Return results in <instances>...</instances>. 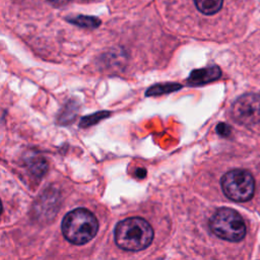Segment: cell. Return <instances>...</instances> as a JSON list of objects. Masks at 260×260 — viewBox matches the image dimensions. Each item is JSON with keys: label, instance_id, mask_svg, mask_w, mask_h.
<instances>
[{"label": "cell", "instance_id": "cell-1", "mask_svg": "<svg viewBox=\"0 0 260 260\" xmlns=\"http://www.w3.org/2000/svg\"><path fill=\"white\" fill-rule=\"evenodd\" d=\"M152 239L151 225L141 217L123 219L115 229V242L119 248L125 251H141L151 244Z\"/></svg>", "mask_w": 260, "mask_h": 260}, {"label": "cell", "instance_id": "cell-2", "mask_svg": "<svg viewBox=\"0 0 260 260\" xmlns=\"http://www.w3.org/2000/svg\"><path fill=\"white\" fill-rule=\"evenodd\" d=\"M61 228L67 241L75 245H83L94 238L99 230V222L91 211L85 208H76L64 216Z\"/></svg>", "mask_w": 260, "mask_h": 260}, {"label": "cell", "instance_id": "cell-3", "mask_svg": "<svg viewBox=\"0 0 260 260\" xmlns=\"http://www.w3.org/2000/svg\"><path fill=\"white\" fill-rule=\"evenodd\" d=\"M211 232L229 242H240L246 236V224L242 216L234 209L218 208L209 219Z\"/></svg>", "mask_w": 260, "mask_h": 260}, {"label": "cell", "instance_id": "cell-4", "mask_svg": "<svg viewBox=\"0 0 260 260\" xmlns=\"http://www.w3.org/2000/svg\"><path fill=\"white\" fill-rule=\"evenodd\" d=\"M221 188L224 195L231 200L244 202L250 200L255 191V180L246 170H232L221 178Z\"/></svg>", "mask_w": 260, "mask_h": 260}, {"label": "cell", "instance_id": "cell-5", "mask_svg": "<svg viewBox=\"0 0 260 260\" xmlns=\"http://www.w3.org/2000/svg\"><path fill=\"white\" fill-rule=\"evenodd\" d=\"M233 119L243 125L260 122V95L245 93L238 98L231 108Z\"/></svg>", "mask_w": 260, "mask_h": 260}, {"label": "cell", "instance_id": "cell-6", "mask_svg": "<svg viewBox=\"0 0 260 260\" xmlns=\"http://www.w3.org/2000/svg\"><path fill=\"white\" fill-rule=\"evenodd\" d=\"M221 71L217 66L193 70L188 77V83L192 85H203L219 78Z\"/></svg>", "mask_w": 260, "mask_h": 260}, {"label": "cell", "instance_id": "cell-7", "mask_svg": "<svg viewBox=\"0 0 260 260\" xmlns=\"http://www.w3.org/2000/svg\"><path fill=\"white\" fill-rule=\"evenodd\" d=\"M194 3L200 12L212 15L221 9L223 0H194Z\"/></svg>", "mask_w": 260, "mask_h": 260}, {"label": "cell", "instance_id": "cell-8", "mask_svg": "<svg viewBox=\"0 0 260 260\" xmlns=\"http://www.w3.org/2000/svg\"><path fill=\"white\" fill-rule=\"evenodd\" d=\"M66 20L77 26L85 27V28H95L101 24V20L98 17L88 16V15L70 16V17H67Z\"/></svg>", "mask_w": 260, "mask_h": 260}, {"label": "cell", "instance_id": "cell-9", "mask_svg": "<svg viewBox=\"0 0 260 260\" xmlns=\"http://www.w3.org/2000/svg\"><path fill=\"white\" fill-rule=\"evenodd\" d=\"M77 109L78 108L74 102H72V101L68 102L64 106V108L62 109L61 113L58 116V123L60 125L70 124L75 119V117L77 115V112H78Z\"/></svg>", "mask_w": 260, "mask_h": 260}, {"label": "cell", "instance_id": "cell-10", "mask_svg": "<svg viewBox=\"0 0 260 260\" xmlns=\"http://www.w3.org/2000/svg\"><path fill=\"white\" fill-rule=\"evenodd\" d=\"M182 87L179 83H160L149 87L146 91V95H158L162 93H169L176 91Z\"/></svg>", "mask_w": 260, "mask_h": 260}, {"label": "cell", "instance_id": "cell-11", "mask_svg": "<svg viewBox=\"0 0 260 260\" xmlns=\"http://www.w3.org/2000/svg\"><path fill=\"white\" fill-rule=\"evenodd\" d=\"M27 166H28V169L29 171L36 175V176H43L47 169H48V165H47V161L41 157V156H32L30 157L28 160H27Z\"/></svg>", "mask_w": 260, "mask_h": 260}, {"label": "cell", "instance_id": "cell-12", "mask_svg": "<svg viewBox=\"0 0 260 260\" xmlns=\"http://www.w3.org/2000/svg\"><path fill=\"white\" fill-rule=\"evenodd\" d=\"M109 115H110V112L101 111V112L94 113V114H92V115L85 116V117H83V118L80 120L79 126L82 127V128H86V127L92 126V125L96 124L98 122H100L101 120L107 118Z\"/></svg>", "mask_w": 260, "mask_h": 260}, {"label": "cell", "instance_id": "cell-13", "mask_svg": "<svg viewBox=\"0 0 260 260\" xmlns=\"http://www.w3.org/2000/svg\"><path fill=\"white\" fill-rule=\"evenodd\" d=\"M216 131L219 135H222V136H229L230 133H231V127L228 125V124H224V123H219L216 127Z\"/></svg>", "mask_w": 260, "mask_h": 260}, {"label": "cell", "instance_id": "cell-14", "mask_svg": "<svg viewBox=\"0 0 260 260\" xmlns=\"http://www.w3.org/2000/svg\"><path fill=\"white\" fill-rule=\"evenodd\" d=\"M52 4L54 5H57V6H60V5H64L66 4L69 0H49Z\"/></svg>", "mask_w": 260, "mask_h": 260}, {"label": "cell", "instance_id": "cell-15", "mask_svg": "<svg viewBox=\"0 0 260 260\" xmlns=\"http://www.w3.org/2000/svg\"><path fill=\"white\" fill-rule=\"evenodd\" d=\"M145 174H146V172H145L144 169H138L136 175H137V177H139V178H143V177L145 176Z\"/></svg>", "mask_w": 260, "mask_h": 260}, {"label": "cell", "instance_id": "cell-16", "mask_svg": "<svg viewBox=\"0 0 260 260\" xmlns=\"http://www.w3.org/2000/svg\"><path fill=\"white\" fill-rule=\"evenodd\" d=\"M1 211H2V203H1V200H0V214H1Z\"/></svg>", "mask_w": 260, "mask_h": 260}]
</instances>
